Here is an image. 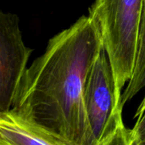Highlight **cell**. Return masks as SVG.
I'll list each match as a JSON object with an SVG mask.
<instances>
[{"instance_id":"6","label":"cell","mask_w":145,"mask_h":145,"mask_svg":"<svg viewBox=\"0 0 145 145\" xmlns=\"http://www.w3.org/2000/svg\"><path fill=\"white\" fill-rule=\"evenodd\" d=\"M143 88H145V1L134 72L127 88L121 93L122 105L124 106Z\"/></svg>"},{"instance_id":"5","label":"cell","mask_w":145,"mask_h":145,"mask_svg":"<svg viewBox=\"0 0 145 145\" xmlns=\"http://www.w3.org/2000/svg\"><path fill=\"white\" fill-rule=\"evenodd\" d=\"M0 145H69L63 138L11 108L0 111Z\"/></svg>"},{"instance_id":"4","label":"cell","mask_w":145,"mask_h":145,"mask_svg":"<svg viewBox=\"0 0 145 145\" xmlns=\"http://www.w3.org/2000/svg\"><path fill=\"white\" fill-rule=\"evenodd\" d=\"M32 49L23 42L19 17L0 13V111L10 110L15 101Z\"/></svg>"},{"instance_id":"8","label":"cell","mask_w":145,"mask_h":145,"mask_svg":"<svg viewBox=\"0 0 145 145\" xmlns=\"http://www.w3.org/2000/svg\"><path fill=\"white\" fill-rule=\"evenodd\" d=\"M145 110V97L144 99H143V101L141 102V104H140V105H139V107H138V109L137 110V112H136V116H140L143 112H144Z\"/></svg>"},{"instance_id":"3","label":"cell","mask_w":145,"mask_h":145,"mask_svg":"<svg viewBox=\"0 0 145 145\" xmlns=\"http://www.w3.org/2000/svg\"><path fill=\"white\" fill-rule=\"evenodd\" d=\"M84 103L93 145H132L131 129L122 119L121 92L105 48L88 76Z\"/></svg>"},{"instance_id":"1","label":"cell","mask_w":145,"mask_h":145,"mask_svg":"<svg viewBox=\"0 0 145 145\" xmlns=\"http://www.w3.org/2000/svg\"><path fill=\"white\" fill-rule=\"evenodd\" d=\"M104 48L90 16L80 17L53 37L45 52L26 69L13 108L58 134L69 145H93L84 89Z\"/></svg>"},{"instance_id":"7","label":"cell","mask_w":145,"mask_h":145,"mask_svg":"<svg viewBox=\"0 0 145 145\" xmlns=\"http://www.w3.org/2000/svg\"><path fill=\"white\" fill-rule=\"evenodd\" d=\"M138 116L137 123L131 129L132 145H145V110Z\"/></svg>"},{"instance_id":"2","label":"cell","mask_w":145,"mask_h":145,"mask_svg":"<svg viewBox=\"0 0 145 145\" xmlns=\"http://www.w3.org/2000/svg\"><path fill=\"white\" fill-rule=\"evenodd\" d=\"M144 1L95 0L89 10L121 92L134 72Z\"/></svg>"}]
</instances>
